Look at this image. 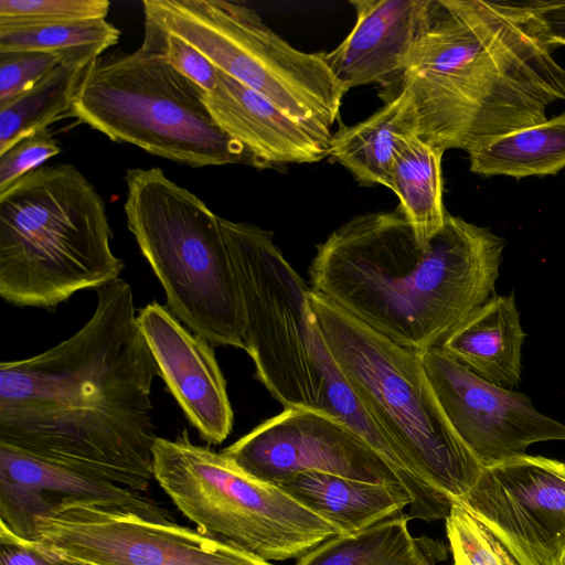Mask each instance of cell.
Segmentation results:
<instances>
[{
    "label": "cell",
    "mask_w": 565,
    "mask_h": 565,
    "mask_svg": "<svg viewBox=\"0 0 565 565\" xmlns=\"http://www.w3.org/2000/svg\"><path fill=\"white\" fill-rule=\"evenodd\" d=\"M92 317L31 358L0 364V445L146 493L158 438L160 375L135 315L131 286L96 290Z\"/></svg>",
    "instance_id": "1"
},
{
    "label": "cell",
    "mask_w": 565,
    "mask_h": 565,
    "mask_svg": "<svg viewBox=\"0 0 565 565\" xmlns=\"http://www.w3.org/2000/svg\"><path fill=\"white\" fill-rule=\"evenodd\" d=\"M530 0H431L398 90L418 137L467 152L544 122L565 99V70Z\"/></svg>",
    "instance_id": "2"
},
{
    "label": "cell",
    "mask_w": 565,
    "mask_h": 565,
    "mask_svg": "<svg viewBox=\"0 0 565 565\" xmlns=\"http://www.w3.org/2000/svg\"><path fill=\"white\" fill-rule=\"evenodd\" d=\"M504 238L448 213L422 248L397 206L349 220L316 246L310 289L424 354L495 295Z\"/></svg>",
    "instance_id": "3"
},
{
    "label": "cell",
    "mask_w": 565,
    "mask_h": 565,
    "mask_svg": "<svg viewBox=\"0 0 565 565\" xmlns=\"http://www.w3.org/2000/svg\"><path fill=\"white\" fill-rule=\"evenodd\" d=\"M106 205L73 164L41 166L0 193V296L50 311L119 278Z\"/></svg>",
    "instance_id": "4"
},
{
    "label": "cell",
    "mask_w": 565,
    "mask_h": 565,
    "mask_svg": "<svg viewBox=\"0 0 565 565\" xmlns=\"http://www.w3.org/2000/svg\"><path fill=\"white\" fill-rule=\"evenodd\" d=\"M322 339L344 379L416 472L452 502L482 465L460 440L434 393L423 354L405 349L309 292Z\"/></svg>",
    "instance_id": "5"
},
{
    "label": "cell",
    "mask_w": 565,
    "mask_h": 565,
    "mask_svg": "<svg viewBox=\"0 0 565 565\" xmlns=\"http://www.w3.org/2000/svg\"><path fill=\"white\" fill-rule=\"evenodd\" d=\"M125 181L127 226L168 309L211 345L244 350V311L220 216L160 168L129 169Z\"/></svg>",
    "instance_id": "6"
},
{
    "label": "cell",
    "mask_w": 565,
    "mask_h": 565,
    "mask_svg": "<svg viewBox=\"0 0 565 565\" xmlns=\"http://www.w3.org/2000/svg\"><path fill=\"white\" fill-rule=\"evenodd\" d=\"M205 92L140 45L86 68L68 116L143 151L193 168L244 163L246 150L215 122Z\"/></svg>",
    "instance_id": "7"
},
{
    "label": "cell",
    "mask_w": 565,
    "mask_h": 565,
    "mask_svg": "<svg viewBox=\"0 0 565 565\" xmlns=\"http://www.w3.org/2000/svg\"><path fill=\"white\" fill-rule=\"evenodd\" d=\"M153 478L178 510L201 532L231 542L265 559H298L341 531L262 481L222 451L199 446L183 429L158 437Z\"/></svg>",
    "instance_id": "8"
},
{
    "label": "cell",
    "mask_w": 565,
    "mask_h": 565,
    "mask_svg": "<svg viewBox=\"0 0 565 565\" xmlns=\"http://www.w3.org/2000/svg\"><path fill=\"white\" fill-rule=\"evenodd\" d=\"M145 20L179 36L216 68L292 119L331 129L348 92L323 53L299 51L252 8L226 0H143Z\"/></svg>",
    "instance_id": "9"
},
{
    "label": "cell",
    "mask_w": 565,
    "mask_h": 565,
    "mask_svg": "<svg viewBox=\"0 0 565 565\" xmlns=\"http://www.w3.org/2000/svg\"><path fill=\"white\" fill-rule=\"evenodd\" d=\"M242 306L244 350L256 377L284 408L321 412L323 375L316 359L310 288L273 233L220 217Z\"/></svg>",
    "instance_id": "10"
},
{
    "label": "cell",
    "mask_w": 565,
    "mask_h": 565,
    "mask_svg": "<svg viewBox=\"0 0 565 565\" xmlns=\"http://www.w3.org/2000/svg\"><path fill=\"white\" fill-rule=\"evenodd\" d=\"M34 531L44 547L74 565H274L174 521L74 499L38 515Z\"/></svg>",
    "instance_id": "11"
},
{
    "label": "cell",
    "mask_w": 565,
    "mask_h": 565,
    "mask_svg": "<svg viewBox=\"0 0 565 565\" xmlns=\"http://www.w3.org/2000/svg\"><path fill=\"white\" fill-rule=\"evenodd\" d=\"M519 565H562L565 462L527 454L487 465L459 501Z\"/></svg>",
    "instance_id": "12"
},
{
    "label": "cell",
    "mask_w": 565,
    "mask_h": 565,
    "mask_svg": "<svg viewBox=\"0 0 565 565\" xmlns=\"http://www.w3.org/2000/svg\"><path fill=\"white\" fill-rule=\"evenodd\" d=\"M222 452L250 476L273 484L316 471L402 487L363 439L337 418L312 408H285Z\"/></svg>",
    "instance_id": "13"
},
{
    "label": "cell",
    "mask_w": 565,
    "mask_h": 565,
    "mask_svg": "<svg viewBox=\"0 0 565 565\" xmlns=\"http://www.w3.org/2000/svg\"><path fill=\"white\" fill-rule=\"evenodd\" d=\"M423 361L448 422L482 466L526 454L535 443L565 440V425L539 412L525 394L482 380L439 348Z\"/></svg>",
    "instance_id": "14"
},
{
    "label": "cell",
    "mask_w": 565,
    "mask_h": 565,
    "mask_svg": "<svg viewBox=\"0 0 565 565\" xmlns=\"http://www.w3.org/2000/svg\"><path fill=\"white\" fill-rule=\"evenodd\" d=\"M137 320L160 376L189 423L209 445L222 444L234 416L213 345L157 301L146 305Z\"/></svg>",
    "instance_id": "15"
},
{
    "label": "cell",
    "mask_w": 565,
    "mask_h": 565,
    "mask_svg": "<svg viewBox=\"0 0 565 565\" xmlns=\"http://www.w3.org/2000/svg\"><path fill=\"white\" fill-rule=\"evenodd\" d=\"M65 499L174 521L169 510L143 492L0 445V523L19 536L34 539L35 518Z\"/></svg>",
    "instance_id": "16"
},
{
    "label": "cell",
    "mask_w": 565,
    "mask_h": 565,
    "mask_svg": "<svg viewBox=\"0 0 565 565\" xmlns=\"http://www.w3.org/2000/svg\"><path fill=\"white\" fill-rule=\"evenodd\" d=\"M204 102L215 122L246 150L255 168L313 163L329 156L331 129L292 119L220 70Z\"/></svg>",
    "instance_id": "17"
},
{
    "label": "cell",
    "mask_w": 565,
    "mask_h": 565,
    "mask_svg": "<svg viewBox=\"0 0 565 565\" xmlns=\"http://www.w3.org/2000/svg\"><path fill=\"white\" fill-rule=\"evenodd\" d=\"M431 0H352V31L326 63L347 89L361 85H398Z\"/></svg>",
    "instance_id": "18"
},
{
    "label": "cell",
    "mask_w": 565,
    "mask_h": 565,
    "mask_svg": "<svg viewBox=\"0 0 565 565\" xmlns=\"http://www.w3.org/2000/svg\"><path fill=\"white\" fill-rule=\"evenodd\" d=\"M313 342L317 363L323 375L321 412L349 427L391 467L409 497L407 515L411 520H446L452 501L416 472L402 450L365 408L332 359L316 320Z\"/></svg>",
    "instance_id": "19"
},
{
    "label": "cell",
    "mask_w": 565,
    "mask_h": 565,
    "mask_svg": "<svg viewBox=\"0 0 565 565\" xmlns=\"http://www.w3.org/2000/svg\"><path fill=\"white\" fill-rule=\"evenodd\" d=\"M524 339L511 292L490 298L438 348L482 380L513 390L521 381Z\"/></svg>",
    "instance_id": "20"
},
{
    "label": "cell",
    "mask_w": 565,
    "mask_h": 565,
    "mask_svg": "<svg viewBox=\"0 0 565 565\" xmlns=\"http://www.w3.org/2000/svg\"><path fill=\"white\" fill-rule=\"evenodd\" d=\"M275 486L337 526L342 535L355 534L399 515L411 503L408 494L399 486L316 471L298 473Z\"/></svg>",
    "instance_id": "21"
},
{
    "label": "cell",
    "mask_w": 565,
    "mask_h": 565,
    "mask_svg": "<svg viewBox=\"0 0 565 565\" xmlns=\"http://www.w3.org/2000/svg\"><path fill=\"white\" fill-rule=\"evenodd\" d=\"M418 136L417 116L407 88L386 99L383 107L352 126L332 134L329 156L362 185L388 186L396 152L408 136Z\"/></svg>",
    "instance_id": "22"
},
{
    "label": "cell",
    "mask_w": 565,
    "mask_h": 565,
    "mask_svg": "<svg viewBox=\"0 0 565 565\" xmlns=\"http://www.w3.org/2000/svg\"><path fill=\"white\" fill-rule=\"evenodd\" d=\"M407 513L383 520L361 532L333 536L297 559L295 565H434L446 556L415 537Z\"/></svg>",
    "instance_id": "23"
},
{
    "label": "cell",
    "mask_w": 565,
    "mask_h": 565,
    "mask_svg": "<svg viewBox=\"0 0 565 565\" xmlns=\"http://www.w3.org/2000/svg\"><path fill=\"white\" fill-rule=\"evenodd\" d=\"M444 152L416 135L408 136L396 152L387 186L398 196V207L424 249L443 230L448 215L443 201Z\"/></svg>",
    "instance_id": "24"
},
{
    "label": "cell",
    "mask_w": 565,
    "mask_h": 565,
    "mask_svg": "<svg viewBox=\"0 0 565 565\" xmlns=\"http://www.w3.org/2000/svg\"><path fill=\"white\" fill-rule=\"evenodd\" d=\"M480 175L521 179L565 169V113L544 122L497 137L468 152Z\"/></svg>",
    "instance_id": "25"
},
{
    "label": "cell",
    "mask_w": 565,
    "mask_h": 565,
    "mask_svg": "<svg viewBox=\"0 0 565 565\" xmlns=\"http://www.w3.org/2000/svg\"><path fill=\"white\" fill-rule=\"evenodd\" d=\"M93 61L66 57L31 89L0 104V154L22 138L68 116L81 79Z\"/></svg>",
    "instance_id": "26"
},
{
    "label": "cell",
    "mask_w": 565,
    "mask_h": 565,
    "mask_svg": "<svg viewBox=\"0 0 565 565\" xmlns=\"http://www.w3.org/2000/svg\"><path fill=\"white\" fill-rule=\"evenodd\" d=\"M119 36V29L106 19L0 26V53L32 51L97 58Z\"/></svg>",
    "instance_id": "27"
},
{
    "label": "cell",
    "mask_w": 565,
    "mask_h": 565,
    "mask_svg": "<svg viewBox=\"0 0 565 565\" xmlns=\"http://www.w3.org/2000/svg\"><path fill=\"white\" fill-rule=\"evenodd\" d=\"M445 523L452 565H519L490 530L461 504L452 502Z\"/></svg>",
    "instance_id": "28"
},
{
    "label": "cell",
    "mask_w": 565,
    "mask_h": 565,
    "mask_svg": "<svg viewBox=\"0 0 565 565\" xmlns=\"http://www.w3.org/2000/svg\"><path fill=\"white\" fill-rule=\"evenodd\" d=\"M107 0H0V26L106 19Z\"/></svg>",
    "instance_id": "29"
},
{
    "label": "cell",
    "mask_w": 565,
    "mask_h": 565,
    "mask_svg": "<svg viewBox=\"0 0 565 565\" xmlns=\"http://www.w3.org/2000/svg\"><path fill=\"white\" fill-rule=\"evenodd\" d=\"M141 45L162 57L171 67L204 92L215 87L218 68L184 40L149 20H145V36Z\"/></svg>",
    "instance_id": "30"
},
{
    "label": "cell",
    "mask_w": 565,
    "mask_h": 565,
    "mask_svg": "<svg viewBox=\"0 0 565 565\" xmlns=\"http://www.w3.org/2000/svg\"><path fill=\"white\" fill-rule=\"evenodd\" d=\"M70 56L95 60L32 51L0 53V104L31 89Z\"/></svg>",
    "instance_id": "31"
},
{
    "label": "cell",
    "mask_w": 565,
    "mask_h": 565,
    "mask_svg": "<svg viewBox=\"0 0 565 565\" xmlns=\"http://www.w3.org/2000/svg\"><path fill=\"white\" fill-rule=\"evenodd\" d=\"M61 151L49 129L19 140L0 154V193Z\"/></svg>",
    "instance_id": "32"
},
{
    "label": "cell",
    "mask_w": 565,
    "mask_h": 565,
    "mask_svg": "<svg viewBox=\"0 0 565 565\" xmlns=\"http://www.w3.org/2000/svg\"><path fill=\"white\" fill-rule=\"evenodd\" d=\"M0 565H74L44 547L35 539H25L0 523Z\"/></svg>",
    "instance_id": "33"
},
{
    "label": "cell",
    "mask_w": 565,
    "mask_h": 565,
    "mask_svg": "<svg viewBox=\"0 0 565 565\" xmlns=\"http://www.w3.org/2000/svg\"><path fill=\"white\" fill-rule=\"evenodd\" d=\"M550 43L565 46V0H530Z\"/></svg>",
    "instance_id": "34"
},
{
    "label": "cell",
    "mask_w": 565,
    "mask_h": 565,
    "mask_svg": "<svg viewBox=\"0 0 565 565\" xmlns=\"http://www.w3.org/2000/svg\"><path fill=\"white\" fill-rule=\"evenodd\" d=\"M562 565H565V556H564V559H563V563H562Z\"/></svg>",
    "instance_id": "35"
}]
</instances>
